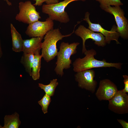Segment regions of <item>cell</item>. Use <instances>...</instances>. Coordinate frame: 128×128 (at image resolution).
<instances>
[{
    "mask_svg": "<svg viewBox=\"0 0 128 128\" xmlns=\"http://www.w3.org/2000/svg\"><path fill=\"white\" fill-rule=\"evenodd\" d=\"M10 27L12 50L13 51L17 52L22 51L23 40L21 36L12 23L10 24Z\"/></svg>",
    "mask_w": 128,
    "mask_h": 128,
    "instance_id": "obj_14",
    "label": "cell"
},
{
    "mask_svg": "<svg viewBox=\"0 0 128 128\" xmlns=\"http://www.w3.org/2000/svg\"><path fill=\"white\" fill-rule=\"evenodd\" d=\"M53 20L48 17L44 21L38 20L29 24L25 31L30 37H44L48 32L53 29Z\"/></svg>",
    "mask_w": 128,
    "mask_h": 128,
    "instance_id": "obj_10",
    "label": "cell"
},
{
    "mask_svg": "<svg viewBox=\"0 0 128 128\" xmlns=\"http://www.w3.org/2000/svg\"><path fill=\"white\" fill-rule=\"evenodd\" d=\"M74 30L70 34L64 35L57 28L51 30L46 34L42 43L41 55L45 61L49 62L55 58L58 52L57 47V42L62 40L64 37L71 36L74 32Z\"/></svg>",
    "mask_w": 128,
    "mask_h": 128,
    "instance_id": "obj_2",
    "label": "cell"
},
{
    "mask_svg": "<svg viewBox=\"0 0 128 128\" xmlns=\"http://www.w3.org/2000/svg\"><path fill=\"white\" fill-rule=\"evenodd\" d=\"M35 3L33 5L36 6L41 5L44 2H45L47 5H50L59 2V0H35Z\"/></svg>",
    "mask_w": 128,
    "mask_h": 128,
    "instance_id": "obj_21",
    "label": "cell"
},
{
    "mask_svg": "<svg viewBox=\"0 0 128 128\" xmlns=\"http://www.w3.org/2000/svg\"><path fill=\"white\" fill-rule=\"evenodd\" d=\"M34 58V55L33 53H23L20 60V62L24 66L26 71L30 76Z\"/></svg>",
    "mask_w": 128,
    "mask_h": 128,
    "instance_id": "obj_17",
    "label": "cell"
},
{
    "mask_svg": "<svg viewBox=\"0 0 128 128\" xmlns=\"http://www.w3.org/2000/svg\"><path fill=\"white\" fill-rule=\"evenodd\" d=\"M90 14L88 12L85 14L84 18L83 20L86 21L88 24V28L94 32H98L102 34L105 37L106 44H109L111 41H115L117 44H120L118 39L120 37L119 34L117 31V26L113 25L111 30L108 31L103 28L99 23H92L89 18Z\"/></svg>",
    "mask_w": 128,
    "mask_h": 128,
    "instance_id": "obj_8",
    "label": "cell"
},
{
    "mask_svg": "<svg viewBox=\"0 0 128 128\" xmlns=\"http://www.w3.org/2000/svg\"><path fill=\"white\" fill-rule=\"evenodd\" d=\"M108 108L118 114L128 112V95L122 90L118 91L114 96L109 101Z\"/></svg>",
    "mask_w": 128,
    "mask_h": 128,
    "instance_id": "obj_11",
    "label": "cell"
},
{
    "mask_svg": "<svg viewBox=\"0 0 128 128\" xmlns=\"http://www.w3.org/2000/svg\"><path fill=\"white\" fill-rule=\"evenodd\" d=\"M2 55L3 52L2 50L1 41L0 39V59L2 57Z\"/></svg>",
    "mask_w": 128,
    "mask_h": 128,
    "instance_id": "obj_24",
    "label": "cell"
},
{
    "mask_svg": "<svg viewBox=\"0 0 128 128\" xmlns=\"http://www.w3.org/2000/svg\"><path fill=\"white\" fill-rule=\"evenodd\" d=\"M19 12L16 16V20L28 24L38 20L41 18L33 5L30 0L20 2L19 3Z\"/></svg>",
    "mask_w": 128,
    "mask_h": 128,
    "instance_id": "obj_5",
    "label": "cell"
},
{
    "mask_svg": "<svg viewBox=\"0 0 128 128\" xmlns=\"http://www.w3.org/2000/svg\"><path fill=\"white\" fill-rule=\"evenodd\" d=\"M34 60L32 64L31 76L33 79L36 80L39 79L41 68V55H34Z\"/></svg>",
    "mask_w": 128,
    "mask_h": 128,
    "instance_id": "obj_16",
    "label": "cell"
},
{
    "mask_svg": "<svg viewBox=\"0 0 128 128\" xmlns=\"http://www.w3.org/2000/svg\"><path fill=\"white\" fill-rule=\"evenodd\" d=\"M124 78L123 81L124 84V88L122 90L125 93L128 92V76L126 75L123 76Z\"/></svg>",
    "mask_w": 128,
    "mask_h": 128,
    "instance_id": "obj_22",
    "label": "cell"
},
{
    "mask_svg": "<svg viewBox=\"0 0 128 128\" xmlns=\"http://www.w3.org/2000/svg\"><path fill=\"white\" fill-rule=\"evenodd\" d=\"M58 84L57 79H55L50 80V83L47 85L39 83L38 86L44 90L46 94L51 97L54 95L55 88Z\"/></svg>",
    "mask_w": 128,
    "mask_h": 128,
    "instance_id": "obj_18",
    "label": "cell"
},
{
    "mask_svg": "<svg viewBox=\"0 0 128 128\" xmlns=\"http://www.w3.org/2000/svg\"><path fill=\"white\" fill-rule=\"evenodd\" d=\"M51 101L50 96L46 94L42 99L38 101V103L41 106L44 114L47 113L48 108Z\"/></svg>",
    "mask_w": 128,
    "mask_h": 128,
    "instance_id": "obj_20",
    "label": "cell"
},
{
    "mask_svg": "<svg viewBox=\"0 0 128 128\" xmlns=\"http://www.w3.org/2000/svg\"><path fill=\"white\" fill-rule=\"evenodd\" d=\"M79 44L78 42L69 44L63 42L61 43L56 56V66L54 69L57 75L62 77L64 74V70L70 68L72 63L70 57L76 53L77 47Z\"/></svg>",
    "mask_w": 128,
    "mask_h": 128,
    "instance_id": "obj_3",
    "label": "cell"
},
{
    "mask_svg": "<svg viewBox=\"0 0 128 128\" xmlns=\"http://www.w3.org/2000/svg\"><path fill=\"white\" fill-rule=\"evenodd\" d=\"M74 32L82 40V53L83 54L87 50L85 42L88 39H92L94 41L95 44L98 46L104 47L106 44L105 41V37L102 34L100 33H95L82 25H80Z\"/></svg>",
    "mask_w": 128,
    "mask_h": 128,
    "instance_id": "obj_7",
    "label": "cell"
},
{
    "mask_svg": "<svg viewBox=\"0 0 128 128\" xmlns=\"http://www.w3.org/2000/svg\"><path fill=\"white\" fill-rule=\"evenodd\" d=\"M6 2L7 4L9 6H11L12 5V3L9 1L8 0H4Z\"/></svg>",
    "mask_w": 128,
    "mask_h": 128,
    "instance_id": "obj_25",
    "label": "cell"
},
{
    "mask_svg": "<svg viewBox=\"0 0 128 128\" xmlns=\"http://www.w3.org/2000/svg\"><path fill=\"white\" fill-rule=\"evenodd\" d=\"M98 2L100 6L102 9L103 8L111 5L120 6L123 5L121 0H95Z\"/></svg>",
    "mask_w": 128,
    "mask_h": 128,
    "instance_id": "obj_19",
    "label": "cell"
},
{
    "mask_svg": "<svg viewBox=\"0 0 128 128\" xmlns=\"http://www.w3.org/2000/svg\"><path fill=\"white\" fill-rule=\"evenodd\" d=\"M19 115L16 112L11 115H6L4 118V125L2 127L0 125V128H18L21 122Z\"/></svg>",
    "mask_w": 128,
    "mask_h": 128,
    "instance_id": "obj_15",
    "label": "cell"
},
{
    "mask_svg": "<svg viewBox=\"0 0 128 128\" xmlns=\"http://www.w3.org/2000/svg\"><path fill=\"white\" fill-rule=\"evenodd\" d=\"M43 38L44 37H40L23 40L22 51L23 53H32L34 55H40Z\"/></svg>",
    "mask_w": 128,
    "mask_h": 128,
    "instance_id": "obj_13",
    "label": "cell"
},
{
    "mask_svg": "<svg viewBox=\"0 0 128 128\" xmlns=\"http://www.w3.org/2000/svg\"><path fill=\"white\" fill-rule=\"evenodd\" d=\"M95 74L93 69H87L76 72L75 75V79L79 87L93 93L97 84V82L94 80Z\"/></svg>",
    "mask_w": 128,
    "mask_h": 128,
    "instance_id": "obj_9",
    "label": "cell"
},
{
    "mask_svg": "<svg viewBox=\"0 0 128 128\" xmlns=\"http://www.w3.org/2000/svg\"><path fill=\"white\" fill-rule=\"evenodd\" d=\"M118 121L121 124L123 128H128V123L123 119H117Z\"/></svg>",
    "mask_w": 128,
    "mask_h": 128,
    "instance_id": "obj_23",
    "label": "cell"
},
{
    "mask_svg": "<svg viewBox=\"0 0 128 128\" xmlns=\"http://www.w3.org/2000/svg\"><path fill=\"white\" fill-rule=\"evenodd\" d=\"M85 56L82 58H77L73 64V70L77 72L95 68L113 67L121 69L123 64L107 62L103 59L100 60L96 59L94 56L96 55V51L93 49L87 50L84 53Z\"/></svg>",
    "mask_w": 128,
    "mask_h": 128,
    "instance_id": "obj_1",
    "label": "cell"
},
{
    "mask_svg": "<svg viewBox=\"0 0 128 128\" xmlns=\"http://www.w3.org/2000/svg\"><path fill=\"white\" fill-rule=\"evenodd\" d=\"M118 91L116 86L113 82L109 79H105L100 81L96 95L100 101H109Z\"/></svg>",
    "mask_w": 128,
    "mask_h": 128,
    "instance_id": "obj_12",
    "label": "cell"
},
{
    "mask_svg": "<svg viewBox=\"0 0 128 128\" xmlns=\"http://www.w3.org/2000/svg\"><path fill=\"white\" fill-rule=\"evenodd\" d=\"M79 1L84 2L86 0H64L52 4H44L42 7V11L47 14L49 17L53 21L67 23L69 21L70 19L67 13L65 11V9L71 3Z\"/></svg>",
    "mask_w": 128,
    "mask_h": 128,
    "instance_id": "obj_4",
    "label": "cell"
},
{
    "mask_svg": "<svg viewBox=\"0 0 128 128\" xmlns=\"http://www.w3.org/2000/svg\"><path fill=\"white\" fill-rule=\"evenodd\" d=\"M106 12L113 15L115 19L117 31L120 36L124 39L128 38V21L124 16V13L120 6H109L102 9Z\"/></svg>",
    "mask_w": 128,
    "mask_h": 128,
    "instance_id": "obj_6",
    "label": "cell"
}]
</instances>
